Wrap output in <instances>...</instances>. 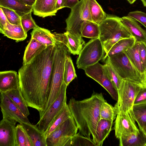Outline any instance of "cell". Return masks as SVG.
<instances>
[{"label":"cell","mask_w":146,"mask_h":146,"mask_svg":"<svg viewBox=\"0 0 146 146\" xmlns=\"http://www.w3.org/2000/svg\"><path fill=\"white\" fill-rule=\"evenodd\" d=\"M55 44L38 52L19 69V90L28 107L42 115L49 96Z\"/></svg>","instance_id":"6da1fadb"},{"label":"cell","mask_w":146,"mask_h":146,"mask_svg":"<svg viewBox=\"0 0 146 146\" xmlns=\"http://www.w3.org/2000/svg\"><path fill=\"white\" fill-rule=\"evenodd\" d=\"M106 102L102 93L94 92L88 98L77 100L72 97L69 101L68 105L79 132L89 138L92 136L93 141L97 125L100 119L101 106Z\"/></svg>","instance_id":"7a4b0ae2"},{"label":"cell","mask_w":146,"mask_h":146,"mask_svg":"<svg viewBox=\"0 0 146 146\" xmlns=\"http://www.w3.org/2000/svg\"><path fill=\"white\" fill-rule=\"evenodd\" d=\"M56 38L53 62L51 76L50 93L43 115L58 97L64 81L65 58L68 51L63 33H53Z\"/></svg>","instance_id":"3957f363"},{"label":"cell","mask_w":146,"mask_h":146,"mask_svg":"<svg viewBox=\"0 0 146 146\" xmlns=\"http://www.w3.org/2000/svg\"><path fill=\"white\" fill-rule=\"evenodd\" d=\"M120 19L116 15L107 14L106 19L99 25V37L103 46L104 56L118 41L133 36Z\"/></svg>","instance_id":"277c9868"},{"label":"cell","mask_w":146,"mask_h":146,"mask_svg":"<svg viewBox=\"0 0 146 146\" xmlns=\"http://www.w3.org/2000/svg\"><path fill=\"white\" fill-rule=\"evenodd\" d=\"M85 21H92L90 8V0H80L71 9L70 12L66 19V32L82 36L80 29L82 23Z\"/></svg>","instance_id":"5b68a950"},{"label":"cell","mask_w":146,"mask_h":146,"mask_svg":"<svg viewBox=\"0 0 146 146\" xmlns=\"http://www.w3.org/2000/svg\"><path fill=\"white\" fill-rule=\"evenodd\" d=\"M109 57L113 67L123 79L132 82L143 87L142 75L123 52Z\"/></svg>","instance_id":"8992f818"},{"label":"cell","mask_w":146,"mask_h":146,"mask_svg":"<svg viewBox=\"0 0 146 146\" xmlns=\"http://www.w3.org/2000/svg\"><path fill=\"white\" fill-rule=\"evenodd\" d=\"M104 51L99 37L92 39L84 46L76 62L78 69L84 70L103 59Z\"/></svg>","instance_id":"52a82bcc"},{"label":"cell","mask_w":146,"mask_h":146,"mask_svg":"<svg viewBox=\"0 0 146 146\" xmlns=\"http://www.w3.org/2000/svg\"><path fill=\"white\" fill-rule=\"evenodd\" d=\"M141 87L133 82L123 80L117 90L118 100L114 106L117 113L132 109L135 99Z\"/></svg>","instance_id":"ba28073f"},{"label":"cell","mask_w":146,"mask_h":146,"mask_svg":"<svg viewBox=\"0 0 146 146\" xmlns=\"http://www.w3.org/2000/svg\"><path fill=\"white\" fill-rule=\"evenodd\" d=\"M78 130L72 116L63 123L46 139L47 146H66Z\"/></svg>","instance_id":"9c48e42d"},{"label":"cell","mask_w":146,"mask_h":146,"mask_svg":"<svg viewBox=\"0 0 146 146\" xmlns=\"http://www.w3.org/2000/svg\"><path fill=\"white\" fill-rule=\"evenodd\" d=\"M68 86L64 82L60 94L55 101L45 112L37 124L39 129L44 132L48 129L66 103V90Z\"/></svg>","instance_id":"30bf717a"},{"label":"cell","mask_w":146,"mask_h":146,"mask_svg":"<svg viewBox=\"0 0 146 146\" xmlns=\"http://www.w3.org/2000/svg\"><path fill=\"white\" fill-rule=\"evenodd\" d=\"M84 70L87 76L99 84L106 90L113 99L117 101V91L109 77L104 65L98 62L87 67Z\"/></svg>","instance_id":"8fae6325"},{"label":"cell","mask_w":146,"mask_h":146,"mask_svg":"<svg viewBox=\"0 0 146 146\" xmlns=\"http://www.w3.org/2000/svg\"><path fill=\"white\" fill-rule=\"evenodd\" d=\"M135 121L132 109L118 113L114 127L116 138L119 139L126 135L140 131Z\"/></svg>","instance_id":"7c38bea8"},{"label":"cell","mask_w":146,"mask_h":146,"mask_svg":"<svg viewBox=\"0 0 146 146\" xmlns=\"http://www.w3.org/2000/svg\"><path fill=\"white\" fill-rule=\"evenodd\" d=\"M0 107L3 118L15 120L20 124L30 122L5 93H0Z\"/></svg>","instance_id":"4fadbf2b"},{"label":"cell","mask_w":146,"mask_h":146,"mask_svg":"<svg viewBox=\"0 0 146 146\" xmlns=\"http://www.w3.org/2000/svg\"><path fill=\"white\" fill-rule=\"evenodd\" d=\"M17 122L3 118L0 122V146H16L15 130Z\"/></svg>","instance_id":"5bb4252c"},{"label":"cell","mask_w":146,"mask_h":146,"mask_svg":"<svg viewBox=\"0 0 146 146\" xmlns=\"http://www.w3.org/2000/svg\"><path fill=\"white\" fill-rule=\"evenodd\" d=\"M19 80L18 74L14 70L0 72V92L5 93L9 91L19 90Z\"/></svg>","instance_id":"9a60e30c"},{"label":"cell","mask_w":146,"mask_h":146,"mask_svg":"<svg viewBox=\"0 0 146 146\" xmlns=\"http://www.w3.org/2000/svg\"><path fill=\"white\" fill-rule=\"evenodd\" d=\"M57 0H36L33 6V14L42 18L56 15Z\"/></svg>","instance_id":"2e32d148"},{"label":"cell","mask_w":146,"mask_h":146,"mask_svg":"<svg viewBox=\"0 0 146 146\" xmlns=\"http://www.w3.org/2000/svg\"><path fill=\"white\" fill-rule=\"evenodd\" d=\"M120 20L132 36L135 38L136 42L146 43V31L141 27L137 20L128 15L120 18Z\"/></svg>","instance_id":"e0dca14e"},{"label":"cell","mask_w":146,"mask_h":146,"mask_svg":"<svg viewBox=\"0 0 146 146\" xmlns=\"http://www.w3.org/2000/svg\"><path fill=\"white\" fill-rule=\"evenodd\" d=\"M21 124L29 136L33 146H47L44 132L40 131L36 125H33L30 122Z\"/></svg>","instance_id":"ac0fdd59"},{"label":"cell","mask_w":146,"mask_h":146,"mask_svg":"<svg viewBox=\"0 0 146 146\" xmlns=\"http://www.w3.org/2000/svg\"><path fill=\"white\" fill-rule=\"evenodd\" d=\"M113 121L100 119L97 125L93 142L96 146H102L110 132Z\"/></svg>","instance_id":"d6986e66"},{"label":"cell","mask_w":146,"mask_h":146,"mask_svg":"<svg viewBox=\"0 0 146 146\" xmlns=\"http://www.w3.org/2000/svg\"><path fill=\"white\" fill-rule=\"evenodd\" d=\"M31 34V38L46 46L55 44L56 38L54 35L47 29L38 26L33 29Z\"/></svg>","instance_id":"ffe728a7"},{"label":"cell","mask_w":146,"mask_h":146,"mask_svg":"<svg viewBox=\"0 0 146 146\" xmlns=\"http://www.w3.org/2000/svg\"><path fill=\"white\" fill-rule=\"evenodd\" d=\"M0 33L5 36L15 40L17 42L24 40L27 36V33L25 32L21 25L12 24L8 21L6 28Z\"/></svg>","instance_id":"44dd1931"},{"label":"cell","mask_w":146,"mask_h":146,"mask_svg":"<svg viewBox=\"0 0 146 146\" xmlns=\"http://www.w3.org/2000/svg\"><path fill=\"white\" fill-rule=\"evenodd\" d=\"M64 33L66 37V45L69 52L74 55H79L85 43L82 37L66 31Z\"/></svg>","instance_id":"7402d4cb"},{"label":"cell","mask_w":146,"mask_h":146,"mask_svg":"<svg viewBox=\"0 0 146 146\" xmlns=\"http://www.w3.org/2000/svg\"><path fill=\"white\" fill-rule=\"evenodd\" d=\"M0 6L13 10L21 17L33 11V6L25 4L18 0H0Z\"/></svg>","instance_id":"603a6c76"},{"label":"cell","mask_w":146,"mask_h":146,"mask_svg":"<svg viewBox=\"0 0 146 146\" xmlns=\"http://www.w3.org/2000/svg\"><path fill=\"white\" fill-rule=\"evenodd\" d=\"M136 42V39L133 36L119 40L113 46L108 53L104 57L103 61H105L107 57H110L132 47Z\"/></svg>","instance_id":"cb8c5ba5"},{"label":"cell","mask_w":146,"mask_h":146,"mask_svg":"<svg viewBox=\"0 0 146 146\" xmlns=\"http://www.w3.org/2000/svg\"><path fill=\"white\" fill-rule=\"evenodd\" d=\"M120 146H145V137L140 131L125 135L119 139Z\"/></svg>","instance_id":"d4e9b609"},{"label":"cell","mask_w":146,"mask_h":146,"mask_svg":"<svg viewBox=\"0 0 146 146\" xmlns=\"http://www.w3.org/2000/svg\"><path fill=\"white\" fill-rule=\"evenodd\" d=\"M123 52L143 77L145 71L139 54L138 42H136L133 46Z\"/></svg>","instance_id":"484cf974"},{"label":"cell","mask_w":146,"mask_h":146,"mask_svg":"<svg viewBox=\"0 0 146 146\" xmlns=\"http://www.w3.org/2000/svg\"><path fill=\"white\" fill-rule=\"evenodd\" d=\"M72 116L68 105L66 103L54 121L47 131L44 132L46 139L63 123Z\"/></svg>","instance_id":"4316f807"},{"label":"cell","mask_w":146,"mask_h":146,"mask_svg":"<svg viewBox=\"0 0 146 146\" xmlns=\"http://www.w3.org/2000/svg\"><path fill=\"white\" fill-rule=\"evenodd\" d=\"M46 47L35 39L31 38L25 51L23 65L28 63L38 52Z\"/></svg>","instance_id":"83f0119b"},{"label":"cell","mask_w":146,"mask_h":146,"mask_svg":"<svg viewBox=\"0 0 146 146\" xmlns=\"http://www.w3.org/2000/svg\"><path fill=\"white\" fill-rule=\"evenodd\" d=\"M5 93L25 116L27 117L29 115L28 106L19 89L9 91Z\"/></svg>","instance_id":"f1b7e54d"},{"label":"cell","mask_w":146,"mask_h":146,"mask_svg":"<svg viewBox=\"0 0 146 146\" xmlns=\"http://www.w3.org/2000/svg\"><path fill=\"white\" fill-rule=\"evenodd\" d=\"M82 37L93 39L99 37V25L89 21H85L82 24L80 29Z\"/></svg>","instance_id":"f546056e"},{"label":"cell","mask_w":146,"mask_h":146,"mask_svg":"<svg viewBox=\"0 0 146 146\" xmlns=\"http://www.w3.org/2000/svg\"><path fill=\"white\" fill-rule=\"evenodd\" d=\"M90 8L93 22L99 25L106 18L107 14L96 0H90Z\"/></svg>","instance_id":"4dcf8cb0"},{"label":"cell","mask_w":146,"mask_h":146,"mask_svg":"<svg viewBox=\"0 0 146 146\" xmlns=\"http://www.w3.org/2000/svg\"><path fill=\"white\" fill-rule=\"evenodd\" d=\"M132 110L140 131L146 126V104L134 105Z\"/></svg>","instance_id":"1f68e13d"},{"label":"cell","mask_w":146,"mask_h":146,"mask_svg":"<svg viewBox=\"0 0 146 146\" xmlns=\"http://www.w3.org/2000/svg\"><path fill=\"white\" fill-rule=\"evenodd\" d=\"M69 52L68 51L66 57L64 74V81L67 86L77 77L72 58Z\"/></svg>","instance_id":"d6a6232c"},{"label":"cell","mask_w":146,"mask_h":146,"mask_svg":"<svg viewBox=\"0 0 146 146\" xmlns=\"http://www.w3.org/2000/svg\"><path fill=\"white\" fill-rule=\"evenodd\" d=\"M16 146H33L31 140L21 124H18L15 130Z\"/></svg>","instance_id":"836d02e7"},{"label":"cell","mask_w":146,"mask_h":146,"mask_svg":"<svg viewBox=\"0 0 146 146\" xmlns=\"http://www.w3.org/2000/svg\"><path fill=\"white\" fill-rule=\"evenodd\" d=\"M105 62V64L104 65V68L110 80L117 91L120 87L123 79L113 67L108 57H106Z\"/></svg>","instance_id":"e575fe53"},{"label":"cell","mask_w":146,"mask_h":146,"mask_svg":"<svg viewBox=\"0 0 146 146\" xmlns=\"http://www.w3.org/2000/svg\"><path fill=\"white\" fill-rule=\"evenodd\" d=\"M117 112L114 106L107 102L102 104L100 110V119L113 121L115 119Z\"/></svg>","instance_id":"d590c367"},{"label":"cell","mask_w":146,"mask_h":146,"mask_svg":"<svg viewBox=\"0 0 146 146\" xmlns=\"http://www.w3.org/2000/svg\"><path fill=\"white\" fill-rule=\"evenodd\" d=\"M96 146L92 139L77 133L66 144V146Z\"/></svg>","instance_id":"8d00e7d4"},{"label":"cell","mask_w":146,"mask_h":146,"mask_svg":"<svg viewBox=\"0 0 146 146\" xmlns=\"http://www.w3.org/2000/svg\"><path fill=\"white\" fill-rule=\"evenodd\" d=\"M32 12L27 13L21 17V25L27 33L30 30L33 29L38 26L32 18Z\"/></svg>","instance_id":"74e56055"},{"label":"cell","mask_w":146,"mask_h":146,"mask_svg":"<svg viewBox=\"0 0 146 146\" xmlns=\"http://www.w3.org/2000/svg\"><path fill=\"white\" fill-rule=\"evenodd\" d=\"M8 21L11 24L21 25V17L15 11L8 8L0 7Z\"/></svg>","instance_id":"f35d334b"},{"label":"cell","mask_w":146,"mask_h":146,"mask_svg":"<svg viewBox=\"0 0 146 146\" xmlns=\"http://www.w3.org/2000/svg\"><path fill=\"white\" fill-rule=\"evenodd\" d=\"M127 15L133 18L146 29V13L137 10L129 12Z\"/></svg>","instance_id":"ab89813d"},{"label":"cell","mask_w":146,"mask_h":146,"mask_svg":"<svg viewBox=\"0 0 146 146\" xmlns=\"http://www.w3.org/2000/svg\"><path fill=\"white\" fill-rule=\"evenodd\" d=\"M137 42L139 54L145 72H146V43L143 42Z\"/></svg>","instance_id":"60d3db41"},{"label":"cell","mask_w":146,"mask_h":146,"mask_svg":"<svg viewBox=\"0 0 146 146\" xmlns=\"http://www.w3.org/2000/svg\"><path fill=\"white\" fill-rule=\"evenodd\" d=\"M146 104V87H141L137 94L134 105Z\"/></svg>","instance_id":"b9f144b4"},{"label":"cell","mask_w":146,"mask_h":146,"mask_svg":"<svg viewBox=\"0 0 146 146\" xmlns=\"http://www.w3.org/2000/svg\"><path fill=\"white\" fill-rule=\"evenodd\" d=\"M8 20L2 9L0 7V32L6 28Z\"/></svg>","instance_id":"7bdbcfd3"},{"label":"cell","mask_w":146,"mask_h":146,"mask_svg":"<svg viewBox=\"0 0 146 146\" xmlns=\"http://www.w3.org/2000/svg\"><path fill=\"white\" fill-rule=\"evenodd\" d=\"M63 7H68L71 9L79 1V0H63Z\"/></svg>","instance_id":"ee69618b"},{"label":"cell","mask_w":146,"mask_h":146,"mask_svg":"<svg viewBox=\"0 0 146 146\" xmlns=\"http://www.w3.org/2000/svg\"><path fill=\"white\" fill-rule=\"evenodd\" d=\"M63 8H64L63 0H57L56 4V10L58 11Z\"/></svg>","instance_id":"f6af8a7d"},{"label":"cell","mask_w":146,"mask_h":146,"mask_svg":"<svg viewBox=\"0 0 146 146\" xmlns=\"http://www.w3.org/2000/svg\"><path fill=\"white\" fill-rule=\"evenodd\" d=\"M22 2L29 6H33L36 0H18Z\"/></svg>","instance_id":"bcb514c9"},{"label":"cell","mask_w":146,"mask_h":146,"mask_svg":"<svg viewBox=\"0 0 146 146\" xmlns=\"http://www.w3.org/2000/svg\"><path fill=\"white\" fill-rule=\"evenodd\" d=\"M142 82L143 87H146V72L143 76Z\"/></svg>","instance_id":"7dc6e473"},{"label":"cell","mask_w":146,"mask_h":146,"mask_svg":"<svg viewBox=\"0 0 146 146\" xmlns=\"http://www.w3.org/2000/svg\"><path fill=\"white\" fill-rule=\"evenodd\" d=\"M144 137H146V126L143 129L140 131Z\"/></svg>","instance_id":"c3c4849f"},{"label":"cell","mask_w":146,"mask_h":146,"mask_svg":"<svg viewBox=\"0 0 146 146\" xmlns=\"http://www.w3.org/2000/svg\"><path fill=\"white\" fill-rule=\"evenodd\" d=\"M130 4L134 3L137 0H127Z\"/></svg>","instance_id":"681fc988"},{"label":"cell","mask_w":146,"mask_h":146,"mask_svg":"<svg viewBox=\"0 0 146 146\" xmlns=\"http://www.w3.org/2000/svg\"><path fill=\"white\" fill-rule=\"evenodd\" d=\"M142 2L143 6L146 7V0H140Z\"/></svg>","instance_id":"f907efd6"},{"label":"cell","mask_w":146,"mask_h":146,"mask_svg":"<svg viewBox=\"0 0 146 146\" xmlns=\"http://www.w3.org/2000/svg\"><path fill=\"white\" fill-rule=\"evenodd\" d=\"M145 137V140H146V137Z\"/></svg>","instance_id":"816d5d0a"}]
</instances>
